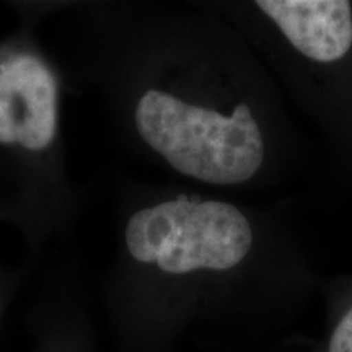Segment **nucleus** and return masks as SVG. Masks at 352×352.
I'll use <instances>...</instances> for the list:
<instances>
[{
    "label": "nucleus",
    "mask_w": 352,
    "mask_h": 352,
    "mask_svg": "<svg viewBox=\"0 0 352 352\" xmlns=\"http://www.w3.org/2000/svg\"><path fill=\"white\" fill-rule=\"evenodd\" d=\"M144 142L179 173L199 182L233 186L248 182L264 160L258 121L241 103L223 116L160 90H148L135 108Z\"/></svg>",
    "instance_id": "nucleus-1"
},
{
    "label": "nucleus",
    "mask_w": 352,
    "mask_h": 352,
    "mask_svg": "<svg viewBox=\"0 0 352 352\" xmlns=\"http://www.w3.org/2000/svg\"><path fill=\"white\" fill-rule=\"evenodd\" d=\"M126 243L135 261L155 264L165 274L223 272L248 256L253 230L228 202L179 196L132 215Z\"/></svg>",
    "instance_id": "nucleus-2"
},
{
    "label": "nucleus",
    "mask_w": 352,
    "mask_h": 352,
    "mask_svg": "<svg viewBox=\"0 0 352 352\" xmlns=\"http://www.w3.org/2000/svg\"><path fill=\"white\" fill-rule=\"evenodd\" d=\"M56 120L57 85L51 70L28 54L0 64V144L43 151L54 139Z\"/></svg>",
    "instance_id": "nucleus-3"
},
{
    "label": "nucleus",
    "mask_w": 352,
    "mask_h": 352,
    "mask_svg": "<svg viewBox=\"0 0 352 352\" xmlns=\"http://www.w3.org/2000/svg\"><path fill=\"white\" fill-rule=\"evenodd\" d=\"M259 10L308 59L334 63L352 46V8L346 0H259Z\"/></svg>",
    "instance_id": "nucleus-4"
},
{
    "label": "nucleus",
    "mask_w": 352,
    "mask_h": 352,
    "mask_svg": "<svg viewBox=\"0 0 352 352\" xmlns=\"http://www.w3.org/2000/svg\"><path fill=\"white\" fill-rule=\"evenodd\" d=\"M324 352H352V303L334 321Z\"/></svg>",
    "instance_id": "nucleus-5"
}]
</instances>
